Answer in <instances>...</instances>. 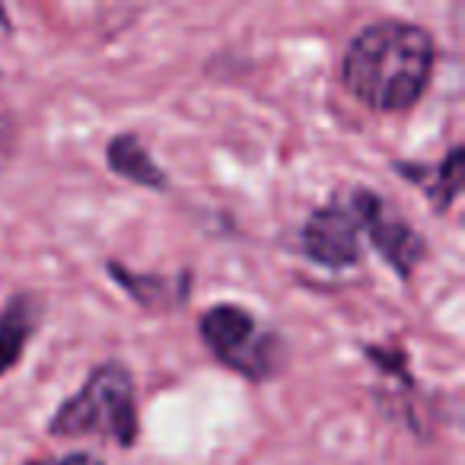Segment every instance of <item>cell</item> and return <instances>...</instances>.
<instances>
[{"instance_id": "cell-3", "label": "cell", "mask_w": 465, "mask_h": 465, "mask_svg": "<svg viewBox=\"0 0 465 465\" xmlns=\"http://www.w3.org/2000/svg\"><path fill=\"white\" fill-rule=\"evenodd\" d=\"M198 338L220 367L268 382L284 370L287 344L242 303H213L198 316Z\"/></svg>"}, {"instance_id": "cell-8", "label": "cell", "mask_w": 465, "mask_h": 465, "mask_svg": "<svg viewBox=\"0 0 465 465\" xmlns=\"http://www.w3.org/2000/svg\"><path fill=\"white\" fill-rule=\"evenodd\" d=\"M105 272L112 274L118 287L128 293L134 303H141L143 310H179L192 293V274L182 272L175 278H163V274H141L128 272L122 262H105Z\"/></svg>"}, {"instance_id": "cell-6", "label": "cell", "mask_w": 465, "mask_h": 465, "mask_svg": "<svg viewBox=\"0 0 465 465\" xmlns=\"http://www.w3.org/2000/svg\"><path fill=\"white\" fill-rule=\"evenodd\" d=\"M465 147L462 143H452L446 150L443 160L437 163H414V160H395L392 169L408 182V185H418L427 194L433 213H450V207L459 201L465 185Z\"/></svg>"}, {"instance_id": "cell-5", "label": "cell", "mask_w": 465, "mask_h": 465, "mask_svg": "<svg viewBox=\"0 0 465 465\" xmlns=\"http://www.w3.org/2000/svg\"><path fill=\"white\" fill-rule=\"evenodd\" d=\"M300 249L325 272H348L361 262V226L348 201L335 194L300 226Z\"/></svg>"}, {"instance_id": "cell-9", "label": "cell", "mask_w": 465, "mask_h": 465, "mask_svg": "<svg viewBox=\"0 0 465 465\" xmlns=\"http://www.w3.org/2000/svg\"><path fill=\"white\" fill-rule=\"evenodd\" d=\"M105 166L131 185L150 188V192H166L169 188V173L150 156V150L143 147V141L134 131H118L115 137H109Z\"/></svg>"}, {"instance_id": "cell-10", "label": "cell", "mask_w": 465, "mask_h": 465, "mask_svg": "<svg viewBox=\"0 0 465 465\" xmlns=\"http://www.w3.org/2000/svg\"><path fill=\"white\" fill-rule=\"evenodd\" d=\"M16 143H20V124H16L14 105H10L7 93H4V80H0V169L14 160Z\"/></svg>"}, {"instance_id": "cell-1", "label": "cell", "mask_w": 465, "mask_h": 465, "mask_svg": "<svg viewBox=\"0 0 465 465\" xmlns=\"http://www.w3.org/2000/svg\"><path fill=\"white\" fill-rule=\"evenodd\" d=\"M437 67V42L420 23L376 20L348 42L341 86L370 112H408L420 103Z\"/></svg>"}, {"instance_id": "cell-7", "label": "cell", "mask_w": 465, "mask_h": 465, "mask_svg": "<svg viewBox=\"0 0 465 465\" xmlns=\"http://www.w3.org/2000/svg\"><path fill=\"white\" fill-rule=\"evenodd\" d=\"M42 316H45V306H42L39 293L20 291L7 300L0 312V376H7L23 361L29 341L39 331Z\"/></svg>"}, {"instance_id": "cell-4", "label": "cell", "mask_w": 465, "mask_h": 465, "mask_svg": "<svg viewBox=\"0 0 465 465\" xmlns=\"http://www.w3.org/2000/svg\"><path fill=\"white\" fill-rule=\"evenodd\" d=\"M351 211L357 217V226L367 236V242L382 255L389 268L408 281L427 259V240L399 213L392 201H386L373 188L357 185L348 198Z\"/></svg>"}, {"instance_id": "cell-11", "label": "cell", "mask_w": 465, "mask_h": 465, "mask_svg": "<svg viewBox=\"0 0 465 465\" xmlns=\"http://www.w3.org/2000/svg\"><path fill=\"white\" fill-rule=\"evenodd\" d=\"M23 465H105L93 452H64V456H42V459H26Z\"/></svg>"}, {"instance_id": "cell-2", "label": "cell", "mask_w": 465, "mask_h": 465, "mask_svg": "<svg viewBox=\"0 0 465 465\" xmlns=\"http://www.w3.org/2000/svg\"><path fill=\"white\" fill-rule=\"evenodd\" d=\"M48 433L61 440L96 437L131 450L141 440V414L128 363L103 361L93 367L84 386L48 418Z\"/></svg>"}]
</instances>
